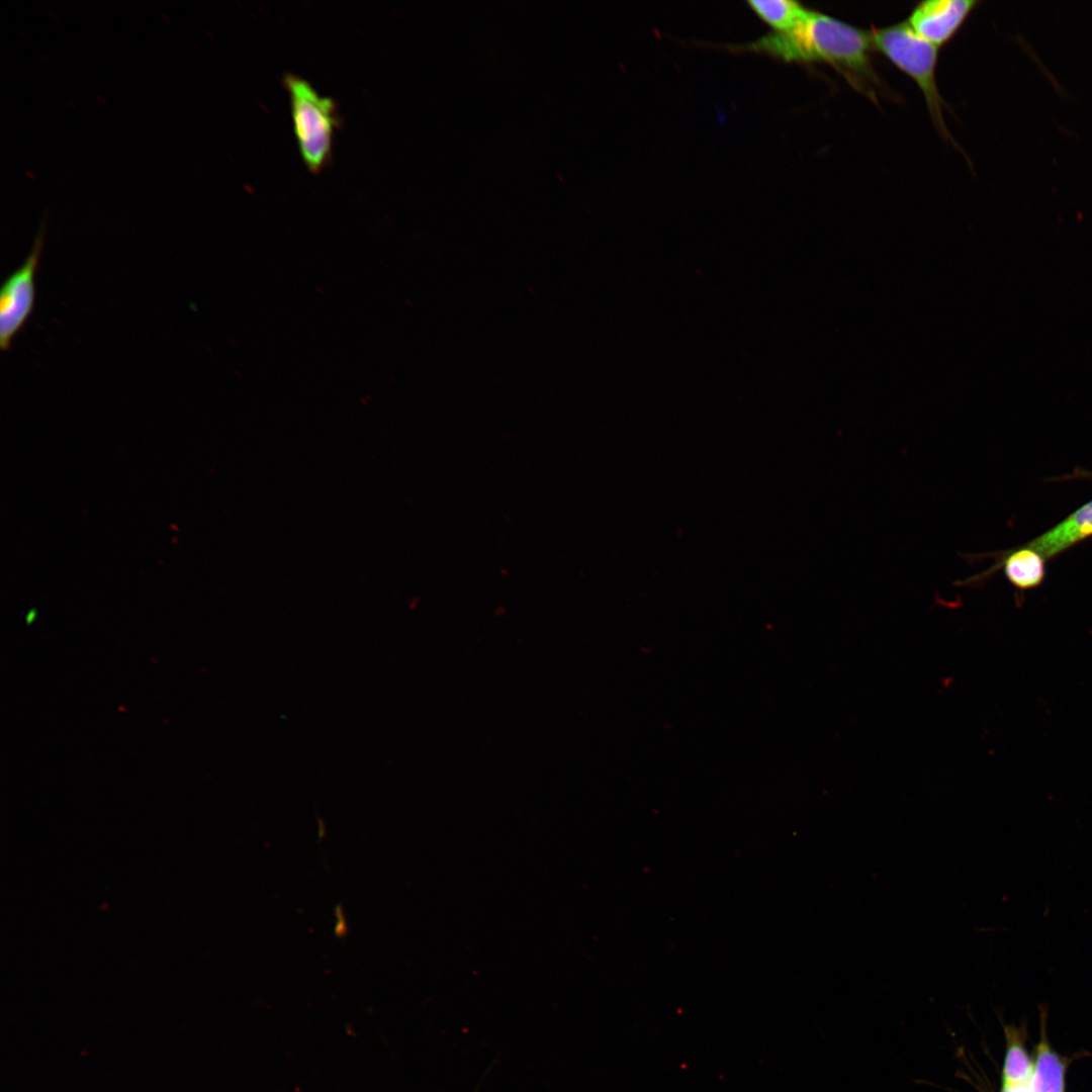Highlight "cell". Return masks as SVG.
I'll return each instance as SVG.
<instances>
[{"instance_id": "cell-1", "label": "cell", "mask_w": 1092, "mask_h": 1092, "mask_svg": "<svg viewBox=\"0 0 1092 1092\" xmlns=\"http://www.w3.org/2000/svg\"><path fill=\"white\" fill-rule=\"evenodd\" d=\"M738 49L764 53L785 62L826 63L873 99L875 87L881 88L871 60V30L820 12L810 10L792 30L764 35Z\"/></svg>"}, {"instance_id": "cell-2", "label": "cell", "mask_w": 1092, "mask_h": 1092, "mask_svg": "<svg viewBox=\"0 0 1092 1092\" xmlns=\"http://www.w3.org/2000/svg\"><path fill=\"white\" fill-rule=\"evenodd\" d=\"M283 85L288 92L293 132L301 159L307 169L320 173L333 160L334 135L343 123L334 98L321 95L308 80L285 73Z\"/></svg>"}, {"instance_id": "cell-3", "label": "cell", "mask_w": 1092, "mask_h": 1092, "mask_svg": "<svg viewBox=\"0 0 1092 1092\" xmlns=\"http://www.w3.org/2000/svg\"><path fill=\"white\" fill-rule=\"evenodd\" d=\"M871 34L874 49L916 82L933 124L943 138L952 141L943 118L944 101L935 77L939 48L920 37L906 21L873 28Z\"/></svg>"}, {"instance_id": "cell-4", "label": "cell", "mask_w": 1092, "mask_h": 1092, "mask_svg": "<svg viewBox=\"0 0 1092 1092\" xmlns=\"http://www.w3.org/2000/svg\"><path fill=\"white\" fill-rule=\"evenodd\" d=\"M43 247V232L36 236L25 261L3 282L0 292V347L10 348L30 316L35 301V274Z\"/></svg>"}, {"instance_id": "cell-5", "label": "cell", "mask_w": 1092, "mask_h": 1092, "mask_svg": "<svg viewBox=\"0 0 1092 1092\" xmlns=\"http://www.w3.org/2000/svg\"><path fill=\"white\" fill-rule=\"evenodd\" d=\"M979 4L975 0H927L916 5L906 22L937 48L949 41Z\"/></svg>"}, {"instance_id": "cell-6", "label": "cell", "mask_w": 1092, "mask_h": 1092, "mask_svg": "<svg viewBox=\"0 0 1092 1092\" xmlns=\"http://www.w3.org/2000/svg\"><path fill=\"white\" fill-rule=\"evenodd\" d=\"M1091 536L1092 500L1024 545L1034 549L1048 560Z\"/></svg>"}, {"instance_id": "cell-7", "label": "cell", "mask_w": 1092, "mask_h": 1092, "mask_svg": "<svg viewBox=\"0 0 1092 1092\" xmlns=\"http://www.w3.org/2000/svg\"><path fill=\"white\" fill-rule=\"evenodd\" d=\"M1066 1070V1061L1050 1045L1041 1027L1028 1092H1065Z\"/></svg>"}, {"instance_id": "cell-8", "label": "cell", "mask_w": 1092, "mask_h": 1092, "mask_svg": "<svg viewBox=\"0 0 1092 1092\" xmlns=\"http://www.w3.org/2000/svg\"><path fill=\"white\" fill-rule=\"evenodd\" d=\"M1006 1053L1002 1069V1086L1028 1085L1033 1063L1021 1034L1014 1027L1006 1029Z\"/></svg>"}, {"instance_id": "cell-9", "label": "cell", "mask_w": 1092, "mask_h": 1092, "mask_svg": "<svg viewBox=\"0 0 1092 1092\" xmlns=\"http://www.w3.org/2000/svg\"><path fill=\"white\" fill-rule=\"evenodd\" d=\"M748 5L777 32L792 30L806 18L810 11L801 3L791 0H750Z\"/></svg>"}, {"instance_id": "cell-10", "label": "cell", "mask_w": 1092, "mask_h": 1092, "mask_svg": "<svg viewBox=\"0 0 1092 1092\" xmlns=\"http://www.w3.org/2000/svg\"><path fill=\"white\" fill-rule=\"evenodd\" d=\"M1000 1092H1028V1085L1002 1086Z\"/></svg>"}, {"instance_id": "cell-11", "label": "cell", "mask_w": 1092, "mask_h": 1092, "mask_svg": "<svg viewBox=\"0 0 1092 1092\" xmlns=\"http://www.w3.org/2000/svg\"><path fill=\"white\" fill-rule=\"evenodd\" d=\"M34 618H35V610H31V611H30V612H29V613L27 614V616H26V622H27V624H30V623H32V621L34 620Z\"/></svg>"}, {"instance_id": "cell-12", "label": "cell", "mask_w": 1092, "mask_h": 1092, "mask_svg": "<svg viewBox=\"0 0 1092 1092\" xmlns=\"http://www.w3.org/2000/svg\"><path fill=\"white\" fill-rule=\"evenodd\" d=\"M1080 476H1085V477H1091L1092 478V472L1082 471V472H1080Z\"/></svg>"}]
</instances>
